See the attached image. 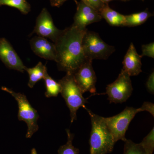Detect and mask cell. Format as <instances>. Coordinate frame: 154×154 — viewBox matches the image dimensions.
<instances>
[{"label": "cell", "mask_w": 154, "mask_h": 154, "mask_svg": "<svg viewBox=\"0 0 154 154\" xmlns=\"http://www.w3.org/2000/svg\"><path fill=\"white\" fill-rule=\"evenodd\" d=\"M68 0H50V2L51 5L53 7H57V8H60L64 3L65 2ZM75 3L78 4L79 2L77 1V0H73Z\"/></svg>", "instance_id": "484cf974"}, {"label": "cell", "mask_w": 154, "mask_h": 154, "mask_svg": "<svg viewBox=\"0 0 154 154\" xmlns=\"http://www.w3.org/2000/svg\"><path fill=\"white\" fill-rule=\"evenodd\" d=\"M81 1L99 12L105 5V4L102 2L101 0H81Z\"/></svg>", "instance_id": "603a6c76"}, {"label": "cell", "mask_w": 154, "mask_h": 154, "mask_svg": "<svg viewBox=\"0 0 154 154\" xmlns=\"http://www.w3.org/2000/svg\"><path fill=\"white\" fill-rule=\"evenodd\" d=\"M142 54L141 56H148L154 58V42L146 45H142Z\"/></svg>", "instance_id": "7402d4cb"}, {"label": "cell", "mask_w": 154, "mask_h": 154, "mask_svg": "<svg viewBox=\"0 0 154 154\" xmlns=\"http://www.w3.org/2000/svg\"><path fill=\"white\" fill-rule=\"evenodd\" d=\"M140 144L148 154H153L154 150V128Z\"/></svg>", "instance_id": "44dd1931"}, {"label": "cell", "mask_w": 154, "mask_h": 154, "mask_svg": "<svg viewBox=\"0 0 154 154\" xmlns=\"http://www.w3.org/2000/svg\"><path fill=\"white\" fill-rule=\"evenodd\" d=\"M77 6L72 24L75 27L85 30L87 29L88 25L102 20V18L99 12L82 1L79 2Z\"/></svg>", "instance_id": "30bf717a"}, {"label": "cell", "mask_w": 154, "mask_h": 154, "mask_svg": "<svg viewBox=\"0 0 154 154\" xmlns=\"http://www.w3.org/2000/svg\"><path fill=\"white\" fill-rule=\"evenodd\" d=\"M142 58L141 55L137 53L133 43L131 42L122 62V70L130 77L139 75L142 72L141 70Z\"/></svg>", "instance_id": "4fadbf2b"}, {"label": "cell", "mask_w": 154, "mask_h": 154, "mask_svg": "<svg viewBox=\"0 0 154 154\" xmlns=\"http://www.w3.org/2000/svg\"><path fill=\"white\" fill-rule=\"evenodd\" d=\"M31 49L39 57L55 61L56 49L54 43L48 41L47 38L36 36L30 40Z\"/></svg>", "instance_id": "7c38bea8"}, {"label": "cell", "mask_w": 154, "mask_h": 154, "mask_svg": "<svg viewBox=\"0 0 154 154\" xmlns=\"http://www.w3.org/2000/svg\"><path fill=\"white\" fill-rule=\"evenodd\" d=\"M2 6L17 8L24 15L28 14L31 11V6L26 0H0V6Z\"/></svg>", "instance_id": "ac0fdd59"}, {"label": "cell", "mask_w": 154, "mask_h": 154, "mask_svg": "<svg viewBox=\"0 0 154 154\" xmlns=\"http://www.w3.org/2000/svg\"><path fill=\"white\" fill-rule=\"evenodd\" d=\"M67 134V141L65 144L61 146L59 149L58 154H79V150L75 147L72 144L74 135L71 133L69 130H66Z\"/></svg>", "instance_id": "d6986e66"}, {"label": "cell", "mask_w": 154, "mask_h": 154, "mask_svg": "<svg viewBox=\"0 0 154 154\" xmlns=\"http://www.w3.org/2000/svg\"><path fill=\"white\" fill-rule=\"evenodd\" d=\"M102 2L104 3L105 4H108V3L110 2L111 1H115V0H101ZM117 1H122V2H126V0H117Z\"/></svg>", "instance_id": "4316f807"}, {"label": "cell", "mask_w": 154, "mask_h": 154, "mask_svg": "<svg viewBox=\"0 0 154 154\" xmlns=\"http://www.w3.org/2000/svg\"><path fill=\"white\" fill-rule=\"evenodd\" d=\"M123 154H148L143 148L140 143H136L127 139L125 141Z\"/></svg>", "instance_id": "ffe728a7"}, {"label": "cell", "mask_w": 154, "mask_h": 154, "mask_svg": "<svg viewBox=\"0 0 154 154\" xmlns=\"http://www.w3.org/2000/svg\"><path fill=\"white\" fill-rule=\"evenodd\" d=\"M140 111H148L153 116H154V104L150 102H144L141 107L139 108Z\"/></svg>", "instance_id": "cb8c5ba5"}, {"label": "cell", "mask_w": 154, "mask_h": 154, "mask_svg": "<svg viewBox=\"0 0 154 154\" xmlns=\"http://www.w3.org/2000/svg\"><path fill=\"white\" fill-rule=\"evenodd\" d=\"M153 14L149 12L148 9L140 13L125 16L124 27H133L143 24Z\"/></svg>", "instance_id": "2e32d148"}, {"label": "cell", "mask_w": 154, "mask_h": 154, "mask_svg": "<svg viewBox=\"0 0 154 154\" xmlns=\"http://www.w3.org/2000/svg\"><path fill=\"white\" fill-rule=\"evenodd\" d=\"M87 29L82 30L72 25L64 30L54 42L56 49L55 61L60 71L73 74L87 59L82 46Z\"/></svg>", "instance_id": "6da1fadb"}, {"label": "cell", "mask_w": 154, "mask_h": 154, "mask_svg": "<svg viewBox=\"0 0 154 154\" xmlns=\"http://www.w3.org/2000/svg\"><path fill=\"white\" fill-rule=\"evenodd\" d=\"M99 13L110 26L124 27L125 16L111 9L108 4H105Z\"/></svg>", "instance_id": "5bb4252c"}, {"label": "cell", "mask_w": 154, "mask_h": 154, "mask_svg": "<svg viewBox=\"0 0 154 154\" xmlns=\"http://www.w3.org/2000/svg\"><path fill=\"white\" fill-rule=\"evenodd\" d=\"M130 1V0H126V2H128V1ZM142 1H144V0H142Z\"/></svg>", "instance_id": "f1b7e54d"}, {"label": "cell", "mask_w": 154, "mask_h": 154, "mask_svg": "<svg viewBox=\"0 0 154 154\" xmlns=\"http://www.w3.org/2000/svg\"><path fill=\"white\" fill-rule=\"evenodd\" d=\"M2 89L11 94L17 100L19 106L18 119L26 122L28 126L26 137L30 138L38 129L37 120L39 116L37 110L31 106L24 94L16 93L6 87H2Z\"/></svg>", "instance_id": "5b68a950"}, {"label": "cell", "mask_w": 154, "mask_h": 154, "mask_svg": "<svg viewBox=\"0 0 154 154\" xmlns=\"http://www.w3.org/2000/svg\"><path fill=\"white\" fill-rule=\"evenodd\" d=\"M43 79L46 89L45 93V97L47 98L57 97L61 91V87L59 83L50 76L48 72L45 73Z\"/></svg>", "instance_id": "e0dca14e"}, {"label": "cell", "mask_w": 154, "mask_h": 154, "mask_svg": "<svg viewBox=\"0 0 154 154\" xmlns=\"http://www.w3.org/2000/svg\"><path fill=\"white\" fill-rule=\"evenodd\" d=\"M25 71L28 73L29 80L28 86L32 88L36 83L44 78L45 73L47 72L46 66L44 65L42 63L39 62L34 67L27 68Z\"/></svg>", "instance_id": "9a60e30c"}, {"label": "cell", "mask_w": 154, "mask_h": 154, "mask_svg": "<svg viewBox=\"0 0 154 154\" xmlns=\"http://www.w3.org/2000/svg\"><path fill=\"white\" fill-rule=\"evenodd\" d=\"M140 112L139 108L126 107L122 112L112 117L105 118L106 125L113 135L115 142L125 141V135L131 120L137 113Z\"/></svg>", "instance_id": "8992f818"}, {"label": "cell", "mask_w": 154, "mask_h": 154, "mask_svg": "<svg viewBox=\"0 0 154 154\" xmlns=\"http://www.w3.org/2000/svg\"><path fill=\"white\" fill-rule=\"evenodd\" d=\"M0 60L7 67L23 73L27 68L9 42L0 38Z\"/></svg>", "instance_id": "8fae6325"}, {"label": "cell", "mask_w": 154, "mask_h": 154, "mask_svg": "<svg viewBox=\"0 0 154 154\" xmlns=\"http://www.w3.org/2000/svg\"><path fill=\"white\" fill-rule=\"evenodd\" d=\"M58 82L61 87V94L69 109L71 121L72 123L77 120V112L79 108L82 107L86 109L85 104L88 103V101L83 97V93L75 82L72 74L66 73Z\"/></svg>", "instance_id": "3957f363"}, {"label": "cell", "mask_w": 154, "mask_h": 154, "mask_svg": "<svg viewBox=\"0 0 154 154\" xmlns=\"http://www.w3.org/2000/svg\"><path fill=\"white\" fill-rule=\"evenodd\" d=\"M132 91L130 76L122 69L116 81L107 85L106 94L110 103H122L130 97Z\"/></svg>", "instance_id": "52a82bcc"}, {"label": "cell", "mask_w": 154, "mask_h": 154, "mask_svg": "<svg viewBox=\"0 0 154 154\" xmlns=\"http://www.w3.org/2000/svg\"><path fill=\"white\" fill-rule=\"evenodd\" d=\"M31 154H38L36 149L35 148L32 149L31 150Z\"/></svg>", "instance_id": "83f0119b"}, {"label": "cell", "mask_w": 154, "mask_h": 154, "mask_svg": "<svg viewBox=\"0 0 154 154\" xmlns=\"http://www.w3.org/2000/svg\"><path fill=\"white\" fill-rule=\"evenodd\" d=\"M90 115L91 131L89 143L91 154H107L113 151L115 141L106 125L105 118L86 108Z\"/></svg>", "instance_id": "7a4b0ae2"}, {"label": "cell", "mask_w": 154, "mask_h": 154, "mask_svg": "<svg viewBox=\"0 0 154 154\" xmlns=\"http://www.w3.org/2000/svg\"><path fill=\"white\" fill-rule=\"evenodd\" d=\"M61 31L54 25L52 17L47 9L43 8L36 18V25L30 35L36 33L37 36L49 38L54 43Z\"/></svg>", "instance_id": "9c48e42d"}, {"label": "cell", "mask_w": 154, "mask_h": 154, "mask_svg": "<svg viewBox=\"0 0 154 154\" xmlns=\"http://www.w3.org/2000/svg\"><path fill=\"white\" fill-rule=\"evenodd\" d=\"M82 46L86 58L107 60L115 51L114 46L105 43L96 32L87 30L83 37Z\"/></svg>", "instance_id": "277c9868"}, {"label": "cell", "mask_w": 154, "mask_h": 154, "mask_svg": "<svg viewBox=\"0 0 154 154\" xmlns=\"http://www.w3.org/2000/svg\"><path fill=\"white\" fill-rule=\"evenodd\" d=\"M91 60H87L73 74L75 82L83 94L87 92L96 93L97 78Z\"/></svg>", "instance_id": "ba28073f"}, {"label": "cell", "mask_w": 154, "mask_h": 154, "mask_svg": "<svg viewBox=\"0 0 154 154\" xmlns=\"http://www.w3.org/2000/svg\"><path fill=\"white\" fill-rule=\"evenodd\" d=\"M146 87L149 93L152 94L154 93V72H152L150 75L146 83Z\"/></svg>", "instance_id": "d4e9b609"}]
</instances>
